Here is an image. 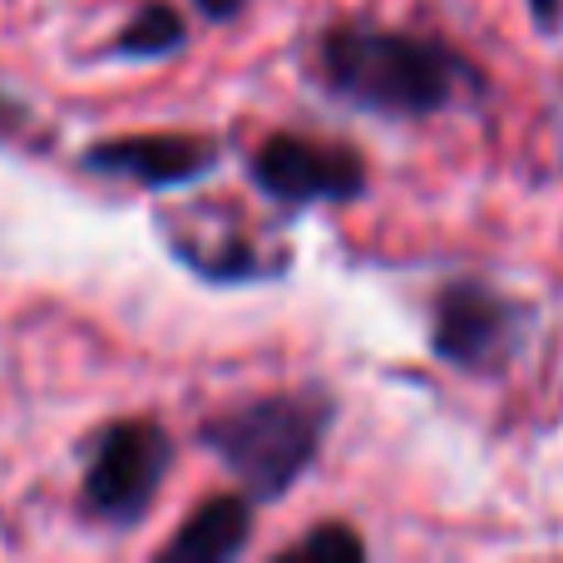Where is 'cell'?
<instances>
[{"label":"cell","mask_w":563,"mask_h":563,"mask_svg":"<svg viewBox=\"0 0 563 563\" xmlns=\"http://www.w3.org/2000/svg\"><path fill=\"white\" fill-rule=\"evenodd\" d=\"M311 75L331 104L386 124H426L489 99L485 65L460 45L376 20H336L321 30Z\"/></svg>","instance_id":"6da1fadb"},{"label":"cell","mask_w":563,"mask_h":563,"mask_svg":"<svg viewBox=\"0 0 563 563\" xmlns=\"http://www.w3.org/2000/svg\"><path fill=\"white\" fill-rule=\"evenodd\" d=\"M336 416L341 400L321 380H307V386L263 390V396H247L213 410V416L198 420L194 440L263 509V505H282L317 470Z\"/></svg>","instance_id":"7a4b0ae2"},{"label":"cell","mask_w":563,"mask_h":563,"mask_svg":"<svg viewBox=\"0 0 563 563\" xmlns=\"http://www.w3.org/2000/svg\"><path fill=\"white\" fill-rule=\"evenodd\" d=\"M539 307L489 277H445L430 297L426 346L455 376L495 380L534 341Z\"/></svg>","instance_id":"3957f363"},{"label":"cell","mask_w":563,"mask_h":563,"mask_svg":"<svg viewBox=\"0 0 563 563\" xmlns=\"http://www.w3.org/2000/svg\"><path fill=\"white\" fill-rule=\"evenodd\" d=\"M178 445L168 426L148 416H124L99 426L85 440V475H79V515L109 534H129L154 515Z\"/></svg>","instance_id":"277c9868"},{"label":"cell","mask_w":563,"mask_h":563,"mask_svg":"<svg viewBox=\"0 0 563 563\" xmlns=\"http://www.w3.org/2000/svg\"><path fill=\"white\" fill-rule=\"evenodd\" d=\"M164 247L203 287H273L291 277V243L263 228L233 198H198L158 218Z\"/></svg>","instance_id":"5b68a950"},{"label":"cell","mask_w":563,"mask_h":563,"mask_svg":"<svg viewBox=\"0 0 563 563\" xmlns=\"http://www.w3.org/2000/svg\"><path fill=\"white\" fill-rule=\"evenodd\" d=\"M247 184L263 203L282 213H307V208H351L371 198V164L346 139H317L297 129L257 139L247 154Z\"/></svg>","instance_id":"8992f818"},{"label":"cell","mask_w":563,"mask_h":563,"mask_svg":"<svg viewBox=\"0 0 563 563\" xmlns=\"http://www.w3.org/2000/svg\"><path fill=\"white\" fill-rule=\"evenodd\" d=\"M228 158V144L218 134L198 129H154V134H114L79 148L75 164L95 178H119L144 194H178L203 178H213Z\"/></svg>","instance_id":"52a82bcc"},{"label":"cell","mask_w":563,"mask_h":563,"mask_svg":"<svg viewBox=\"0 0 563 563\" xmlns=\"http://www.w3.org/2000/svg\"><path fill=\"white\" fill-rule=\"evenodd\" d=\"M253 529H257V505L243 489H223V495H208L174 529V539L158 549V559L164 563H233L253 549Z\"/></svg>","instance_id":"ba28073f"},{"label":"cell","mask_w":563,"mask_h":563,"mask_svg":"<svg viewBox=\"0 0 563 563\" xmlns=\"http://www.w3.org/2000/svg\"><path fill=\"white\" fill-rule=\"evenodd\" d=\"M188 15L174 0H139L134 15L119 25V35L104 45V59L119 65H154V59H174L188 45Z\"/></svg>","instance_id":"9c48e42d"},{"label":"cell","mask_w":563,"mask_h":563,"mask_svg":"<svg viewBox=\"0 0 563 563\" xmlns=\"http://www.w3.org/2000/svg\"><path fill=\"white\" fill-rule=\"evenodd\" d=\"M371 549L346 519H321L311 525L297 544L277 549V563H361Z\"/></svg>","instance_id":"30bf717a"},{"label":"cell","mask_w":563,"mask_h":563,"mask_svg":"<svg viewBox=\"0 0 563 563\" xmlns=\"http://www.w3.org/2000/svg\"><path fill=\"white\" fill-rule=\"evenodd\" d=\"M188 5H194V15L208 20V25H233V20L247 15L253 0H188Z\"/></svg>","instance_id":"8fae6325"},{"label":"cell","mask_w":563,"mask_h":563,"mask_svg":"<svg viewBox=\"0 0 563 563\" xmlns=\"http://www.w3.org/2000/svg\"><path fill=\"white\" fill-rule=\"evenodd\" d=\"M525 10L539 35H559L563 30V0H525Z\"/></svg>","instance_id":"7c38bea8"},{"label":"cell","mask_w":563,"mask_h":563,"mask_svg":"<svg viewBox=\"0 0 563 563\" xmlns=\"http://www.w3.org/2000/svg\"><path fill=\"white\" fill-rule=\"evenodd\" d=\"M10 119H15V109H10V104H5V95H0V129H5Z\"/></svg>","instance_id":"4fadbf2b"}]
</instances>
